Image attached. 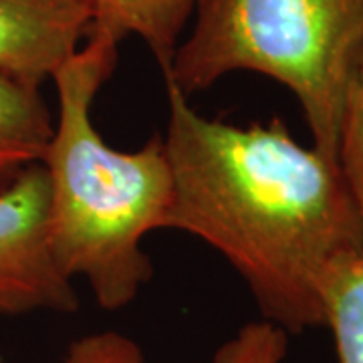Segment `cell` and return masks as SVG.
<instances>
[{
  "label": "cell",
  "instance_id": "6da1fadb",
  "mask_svg": "<svg viewBox=\"0 0 363 363\" xmlns=\"http://www.w3.org/2000/svg\"><path fill=\"white\" fill-rule=\"evenodd\" d=\"M166 101L174 192L164 228L214 248L262 319L286 333L323 327L325 274L363 247V218L337 160L298 143L281 119H212L169 83Z\"/></svg>",
  "mask_w": 363,
  "mask_h": 363
},
{
  "label": "cell",
  "instance_id": "7a4b0ae2",
  "mask_svg": "<svg viewBox=\"0 0 363 363\" xmlns=\"http://www.w3.org/2000/svg\"><path fill=\"white\" fill-rule=\"evenodd\" d=\"M117 51V40L89 33L55 71L57 113L40 160L52 259L73 283L83 279L105 311L130 307L152 281L143 238L164 228L174 192L162 135L123 152L95 128L93 104L116 71Z\"/></svg>",
  "mask_w": 363,
  "mask_h": 363
},
{
  "label": "cell",
  "instance_id": "3957f363",
  "mask_svg": "<svg viewBox=\"0 0 363 363\" xmlns=\"http://www.w3.org/2000/svg\"><path fill=\"white\" fill-rule=\"evenodd\" d=\"M363 65V0H200L164 81L188 99L248 71L293 93L313 145L337 160Z\"/></svg>",
  "mask_w": 363,
  "mask_h": 363
},
{
  "label": "cell",
  "instance_id": "277c9868",
  "mask_svg": "<svg viewBox=\"0 0 363 363\" xmlns=\"http://www.w3.org/2000/svg\"><path fill=\"white\" fill-rule=\"evenodd\" d=\"M47 208V178L40 164L0 188V317L79 309L73 281L52 259Z\"/></svg>",
  "mask_w": 363,
  "mask_h": 363
},
{
  "label": "cell",
  "instance_id": "5b68a950",
  "mask_svg": "<svg viewBox=\"0 0 363 363\" xmlns=\"http://www.w3.org/2000/svg\"><path fill=\"white\" fill-rule=\"evenodd\" d=\"M87 0H0V75L40 87L91 33Z\"/></svg>",
  "mask_w": 363,
  "mask_h": 363
},
{
  "label": "cell",
  "instance_id": "8992f818",
  "mask_svg": "<svg viewBox=\"0 0 363 363\" xmlns=\"http://www.w3.org/2000/svg\"><path fill=\"white\" fill-rule=\"evenodd\" d=\"M91 6V33L121 43L138 37L156 57L160 69H168L194 18L200 0H87Z\"/></svg>",
  "mask_w": 363,
  "mask_h": 363
},
{
  "label": "cell",
  "instance_id": "52a82bcc",
  "mask_svg": "<svg viewBox=\"0 0 363 363\" xmlns=\"http://www.w3.org/2000/svg\"><path fill=\"white\" fill-rule=\"evenodd\" d=\"M52 133V113L40 87L0 75V188L40 164Z\"/></svg>",
  "mask_w": 363,
  "mask_h": 363
},
{
  "label": "cell",
  "instance_id": "ba28073f",
  "mask_svg": "<svg viewBox=\"0 0 363 363\" xmlns=\"http://www.w3.org/2000/svg\"><path fill=\"white\" fill-rule=\"evenodd\" d=\"M321 307L337 362L363 363V247L331 264L321 283Z\"/></svg>",
  "mask_w": 363,
  "mask_h": 363
},
{
  "label": "cell",
  "instance_id": "9c48e42d",
  "mask_svg": "<svg viewBox=\"0 0 363 363\" xmlns=\"http://www.w3.org/2000/svg\"><path fill=\"white\" fill-rule=\"evenodd\" d=\"M289 333L267 319L242 325L216 350L212 363H283Z\"/></svg>",
  "mask_w": 363,
  "mask_h": 363
},
{
  "label": "cell",
  "instance_id": "30bf717a",
  "mask_svg": "<svg viewBox=\"0 0 363 363\" xmlns=\"http://www.w3.org/2000/svg\"><path fill=\"white\" fill-rule=\"evenodd\" d=\"M339 168L363 218V83L357 81L345 109L337 150Z\"/></svg>",
  "mask_w": 363,
  "mask_h": 363
},
{
  "label": "cell",
  "instance_id": "8fae6325",
  "mask_svg": "<svg viewBox=\"0 0 363 363\" xmlns=\"http://www.w3.org/2000/svg\"><path fill=\"white\" fill-rule=\"evenodd\" d=\"M63 363H150L142 345L119 331H97L67 347Z\"/></svg>",
  "mask_w": 363,
  "mask_h": 363
},
{
  "label": "cell",
  "instance_id": "7c38bea8",
  "mask_svg": "<svg viewBox=\"0 0 363 363\" xmlns=\"http://www.w3.org/2000/svg\"><path fill=\"white\" fill-rule=\"evenodd\" d=\"M359 81L363 83V65H362V71H359Z\"/></svg>",
  "mask_w": 363,
  "mask_h": 363
}]
</instances>
